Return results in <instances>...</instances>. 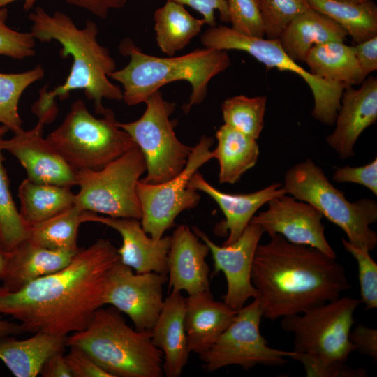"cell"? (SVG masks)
<instances>
[{
  "mask_svg": "<svg viewBox=\"0 0 377 377\" xmlns=\"http://www.w3.org/2000/svg\"><path fill=\"white\" fill-rule=\"evenodd\" d=\"M84 221L98 222L117 230L122 237L117 249L120 261L136 273L157 272L168 274L167 258L170 237L152 239L143 230L138 219L102 216L85 211Z\"/></svg>",
  "mask_w": 377,
  "mask_h": 377,
  "instance_id": "d6986e66",
  "label": "cell"
},
{
  "mask_svg": "<svg viewBox=\"0 0 377 377\" xmlns=\"http://www.w3.org/2000/svg\"><path fill=\"white\" fill-rule=\"evenodd\" d=\"M231 28L242 34L263 38L265 29L257 0H226Z\"/></svg>",
  "mask_w": 377,
  "mask_h": 377,
  "instance_id": "74e56055",
  "label": "cell"
},
{
  "mask_svg": "<svg viewBox=\"0 0 377 377\" xmlns=\"http://www.w3.org/2000/svg\"><path fill=\"white\" fill-rule=\"evenodd\" d=\"M71 5L87 10L94 15L105 19L111 9L124 7L127 0H66Z\"/></svg>",
  "mask_w": 377,
  "mask_h": 377,
  "instance_id": "f6af8a7d",
  "label": "cell"
},
{
  "mask_svg": "<svg viewBox=\"0 0 377 377\" xmlns=\"http://www.w3.org/2000/svg\"><path fill=\"white\" fill-rule=\"evenodd\" d=\"M359 299L339 297L303 313L281 318V327L294 338L295 360L308 377H364V368L346 364L355 350L349 334Z\"/></svg>",
  "mask_w": 377,
  "mask_h": 377,
  "instance_id": "277c9868",
  "label": "cell"
},
{
  "mask_svg": "<svg viewBox=\"0 0 377 377\" xmlns=\"http://www.w3.org/2000/svg\"><path fill=\"white\" fill-rule=\"evenodd\" d=\"M349 339L355 350L377 360V330L358 324L350 332Z\"/></svg>",
  "mask_w": 377,
  "mask_h": 377,
  "instance_id": "7bdbcfd3",
  "label": "cell"
},
{
  "mask_svg": "<svg viewBox=\"0 0 377 377\" xmlns=\"http://www.w3.org/2000/svg\"><path fill=\"white\" fill-rule=\"evenodd\" d=\"M154 21L156 43L168 56L185 48L205 24L202 18L193 17L184 6L171 0L155 10Z\"/></svg>",
  "mask_w": 377,
  "mask_h": 377,
  "instance_id": "f1b7e54d",
  "label": "cell"
},
{
  "mask_svg": "<svg viewBox=\"0 0 377 377\" xmlns=\"http://www.w3.org/2000/svg\"><path fill=\"white\" fill-rule=\"evenodd\" d=\"M185 311L186 298L181 292L172 290L151 331L152 343L163 353V371L167 377L181 376L188 361Z\"/></svg>",
  "mask_w": 377,
  "mask_h": 377,
  "instance_id": "7402d4cb",
  "label": "cell"
},
{
  "mask_svg": "<svg viewBox=\"0 0 377 377\" xmlns=\"http://www.w3.org/2000/svg\"><path fill=\"white\" fill-rule=\"evenodd\" d=\"M15 1H17V0H0V8H4L6 5ZM36 1L37 0H23L24 10L26 11L30 10L33 7V6L34 5Z\"/></svg>",
  "mask_w": 377,
  "mask_h": 377,
  "instance_id": "681fc988",
  "label": "cell"
},
{
  "mask_svg": "<svg viewBox=\"0 0 377 377\" xmlns=\"http://www.w3.org/2000/svg\"><path fill=\"white\" fill-rule=\"evenodd\" d=\"M119 50L122 55L129 57V62L109 77L122 85L123 100L128 106L145 103L168 83L186 81L191 84V93L182 108L188 113L193 106L203 102L210 80L230 65L227 50L213 48H198L178 57H159L142 52L131 38H125Z\"/></svg>",
  "mask_w": 377,
  "mask_h": 377,
  "instance_id": "5b68a950",
  "label": "cell"
},
{
  "mask_svg": "<svg viewBox=\"0 0 377 377\" xmlns=\"http://www.w3.org/2000/svg\"><path fill=\"white\" fill-rule=\"evenodd\" d=\"M63 353H56L45 362L40 372L42 376L73 377Z\"/></svg>",
  "mask_w": 377,
  "mask_h": 377,
  "instance_id": "bcb514c9",
  "label": "cell"
},
{
  "mask_svg": "<svg viewBox=\"0 0 377 377\" xmlns=\"http://www.w3.org/2000/svg\"><path fill=\"white\" fill-rule=\"evenodd\" d=\"M29 18L32 22L31 32L41 43L56 40L61 45L59 55L63 59L71 56L73 64L63 84L47 91V86L39 91V98L31 107L38 121L44 124L52 122L58 113L55 98L66 99L71 92L82 89L86 97L93 101L95 112L103 114L106 108L103 99L123 100V91L110 80L116 70V62L110 50L98 40V29L88 20L79 29L66 13L56 11L48 14L40 6L31 12Z\"/></svg>",
  "mask_w": 377,
  "mask_h": 377,
  "instance_id": "3957f363",
  "label": "cell"
},
{
  "mask_svg": "<svg viewBox=\"0 0 377 377\" xmlns=\"http://www.w3.org/2000/svg\"><path fill=\"white\" fill-rule=\"evenodd\" d=\"M20 214L29 228L40 223L75 205L71 188L36 183L24 179L18 188Z\"/></svg>",
  "mask_w": 377,
  "mask_h": 377,
  "instance_id": "f546056e",
  "label": "cell"
},
{
  "mask_svg": "<svg viewBox=\"0 0 377 377\" xmlns=\"http://www.w3.org/2000/svg\"><path fill=\"white\" fill-rule=\"evenodd\" d=\"M332 179L338 183L350 182L365 186L377 195V159L358 167L346 165L337 168Z\"/></svg>",
  "mask_w": 377,
  "mask_h": 377,
  "instance_id": "ab89813d",
  "label": "cell"
},
{
  "mask_svg": "<svg viewBox=\"0 0 377 377\" xmlns=\"http://www.w3.org/2000/svg\"><path fill=\"white\" fill-rule=\"evenodd\" d=\"M204 47L243 51L267 68L297 74L310 88L313 98L311 114L325 125L334 124L343 85L327 82L311 73L293 60L278 39L249 36L224 25L209 27L200 36Z\"/></svg>",
  "mask_w": 377,
  "mask_h": 377,
  "instance_id": "8fae6325",
  "label": "cell"
},
{
  "mask_svg": "<svg viewBox=\"0 0 377 377\" xmlns=\"http://www.w3.org/2000/svg\"><path fill=\"white\" fill-rule=\"evenodd\" d=\"M146 170L144 156L138 146L98 170H77L76 186L80 191L75 195V205L82 211L140 220L136 188Z\"/></svg>",
  "mask_w": 377,
  "mask_h": 377,
  "instance_id": "9c48e42d",
  "label": "cell"
},
{
  "mask_svg": "<svg viewBox=\"0 0 377 377\" xmlns=\"http://www.w3.org/2000/svg\"><path fill=\"white\" fill-rule=\"evenodd\" d=\"M267 204L268 208L254 215L250 223L260 226L269 237L279 234L290 242L310 246L337 258L325 235L323 216L316 208L287 194Z\"/></svg>",
  "mask_w": 377,
  "mask_h": 377,
  "instance_id": "2e32d148",
  "label": "cell"
},
{
  "mask_svg": "<svg viewBox=\"0 0 377 377\" xmlns=\"http://www.w3.org/2000/svg\"><path fill=\"white\" fill-rule=\"evenodd\" d=\"M46 139L75 172L98 170L138 146L118 126L112 110L96 117L80 98Z\"/></svg>",
  "mask_w": 377,
  "mask_h": 377,
  "instance_id": "52a82bcc",
  "label": "cell"
},
{
  "mask_svg": "<svg viewBox=\"0 0 377 377\" xmlns=\"http://www.w3.org/2000/svg\"><path fill=\"white\" fill-rule=\"evenodd\" d=\"M8 128L3 125L0 126V131L7 129ZM9 130V129H8Z\"/></svg>",
  "mask_w": 377,
  "mask_h": 377,
  "instance_id": "816d5d0a",
  "label": "cell"
},
{
  "mask_svg": "<svg viewBox=\"0 0 377 377\" xmlns=\"http://www.w3.org/2000/svg\"><path fill=\"white\" fill-rule=\"evenodd\" d=\"M263 312L258 298L237 310L230 325L204 353L198 355L203 368L212 372L238 365L245 370L257 365L283 366L295 353L274 348L260 332Z\"/></svg>",
  "mask_w": 377,
  "mask_h": 377,
  "instance_id": "7c38bea8",
  "label": "cell"
},
{
  "mask_svg": "<svg viewBox=\"0 0 377 377\" xmlns=\"http://www.w3.org/2000/svg\"><path fill=\"white\" fill-rule=\"evenodd\" d=\"M208 246L186 225H180L170 237L168 253L169 289L193 295L209 290Z\"/></svg>",
  "mask_w": 377,
  "mask_h": 377,
  "instance_id": "ffe728a7",
  "label": "cell"
},
{
  "mask_svg": "<svg viewBox=\"0 0 377 377\" xmlns=\"http://www.w3.org/2000/svg\"><path fill=\"white\" fill-rule=\"evenodd\" d=\"M146 109L137 120L118 121L141 150L147 165V175L140 180L147 184H161L178 175L185 168L193 147L183 144L175 135L177 120L170 116L174 103L163 98L161 90L145 102Z\"/></svg>",
  "mask_w": 377,
  "mask_h": 377,
  "instance_id": "30bf717a",
  "label": "cell"
},
{
  "mask_svg": "<svg viewBox=\"0 0 377 377\" xmlns=\"http://www.w3.org/2000/svg\"><path fill=\"white\" fill-rule=\"evenodd\" d=\"M265 36L278 39L287 25L297 16L311 8L307 0H257Z\"/></svg>",
  "mask_w": 377,
  "mask_h": 377,
  "instance_id": "d590c367",
  "label": "cell"
},
{
  "mask_svg": "<svg viewBox=\"0 0 377 377\" xmlns=\"http://www.w3.org/2000/svg\"><path fill=\"white\" fill-rule=\"evenodd\" d=\"M213 143L212 137L202 136L193 147L185 168L174 178L155 184L139 180L136 191L142 211L140 223L152 239H160L182 211L198 205L200 196L188 184L202 165L214 158L210 150Z\"/></svg>",
  "mask_w": 377,
  "mask_h": 377,
  "instance_id": "4fadbf2b",
  "label": "cell"
},
{
  "mask_svg": "<svg viewBox=\"0 0 377 377\" xmlns=\"http://www.w3.org/2000/svg\"><path fill=\"white\" fill-rule=\"evenodd\" d=\"M217 146L212 151L219 163L220 184H234L253 168L259 156L256 140L223 124L216 133Z\"/></svg>",
  "mask_w": 377,
  "mask_h": 377,
  "instance_id": "83f0119b",
  "label": "cell"
},
{
  "mask_svg": "<svg viewBox=\"0 0 377 377\" xmlns=\"http://www.w3.org/2000/svg\"><path fill=\"white\" fill-rule=\"evenodd\" d=\"M267 97L235 96L226 99L221 105L224 124L257 140L264 126Z\"/></svg>",
  "mask_w": 377,
  "mask_h": 377,
  "instance_id": "836d02e7",
  "label": "cell"
},
{
  "mask_svg": "<svg viewBox=\"0 0 377 377\" xmlns=\"http://www.w3.org/2000/svg\"><path fill=\"white\" fill-rule=\"evenodd\" d=\"M307 1L312 9L336 22L356 43L377 36V6L372 0L359 3Z\"/></svg>",
  "mask_w": 377,
  "mask_h": 377,
  "instance_id": "4dcf8cb0",
  "label": "cell"
},
{
  "mask_svg": "<svg viewBox=\"0 0 377 377\" xmlns=\"http://www.w3.org/2000/svg\"><path fill=\"white\" fill-rule=\"evenodd\" d=\"M167 281V274L134 273L119 261L111 272L105 304L128 315L135 330L151 331L163 308Z\"/></svg>",
  "mask_w": 377,
  "mask_h": 377,
  "instance_id": "5bb4252c",
  "label": "cell"
},
{
  "mask_svg": "<svg viewBox=\"0 0 377 377\" xmlns=\"http://www.w3.org/2000/svg\"><path fill=\"white\" fill-rule=\"evenodd\" d=\"M66 338L43 332L23 340L0 337V360L16 377H36L51 355L64 352Z\"/></svg>",
  "mask_w": 377,
  "mask_h": 377,
  "instance_id": "484cf974",
  "label": "cell"
},
{
  "mask_svg": "<svg viewBox=\"0 0 377 377\" xmlns=\"http://www.w3.org/2000/svg\"><path fill=\"white\" fill-rule=\"evenodd\" d=\"M342 244L355 259L358 269V279L360 288V302L364 304L367 309L377 307V264L364 246H359L341 238Z\"/></svg>",
  "mask_w": 377,
  "mask_h": 377,
  "instance_id": "8d00e7d4",
  "label": "cell"
},
{
  "mask_svg": "<svg viewBox=\"0 0 377 377\" xmlns=\"http://www.w3.org/2000/svg\"><path fill=\"white\" fill-rule=\"evenodd\" d=\"M64 357L73 377H112L77 346H70Z\"/></svg>",
  "mask_w": 377,
  "mask_h": 377,
  "instance_id": "60d3db41",
  "label": "cell"
},
{
  "mask_svg": "<svg viewBox=\"0 0 377 377\" xmlns=\"http://www.w3.org/2000/svg\"><path fill=\"white\" fill-rule=\"evenodd\" d=\"M353 47L359 66L367 77L377 69V36L356 43Z\"/></svg>",
  "mask_w": 377,
  "mask_h": 377,
  "instance_id": "ee69618b",
  "label": "cell"
},
{
  "mask_svg": "<svg viewBox=\"0 0 377 377\" xmlns=\"http://www.w3.org/2000/svg\"><path fill=\"white\" fill-rule=\"evenodd\" d=\"M8 131H0V240L7 251H10L29 238V228L21 218L12 198L9 179L3 165L1 141Z\"/></svg>",
  "mask_w": 377,
  "mask_h": 377,
  "instance_id": "e575fe53",
  "label": "cell"
},
{
  "mask_svg": "<svg viewBox=\"0 0 377 377\" xmlns=\"http://www.w3.org/2000/svg\"><path fill=\"white\" fill-rule=\"evenodd\" d=\"M44 125L38 121L31 129L3 138L1 148L19 161L29 180L71 188L76 185L75 171L43 137Z\"/></svg>",
  "mask_w": 377,
  "mask_h": 377,
  "instance_id": "e0dca14e",
  "label": "cell"
},
{
  "mask_svg": "<svg viewBox=\"0 0 377 377\" xmlns=\"http://www.w3.org/2000/svg\"><path fill=\"white\" fill-rule=\"evenodd\" d=\"M188 186L207 194L221 208L225 220L216 229L218 232L228 233L223 245L230 244L239 237L263 205L275 197L287 194L283 184L278 182L251 193H226L209 184L198 171L190 179Z\"/></svg>",
  "mask_w": 377,
  "mask_h": 377,
  "instance_id": "44dd1931",
  "label": "cell"
},
{
  "mask_svg": "<svg viewBox=\"0 0 377 377\" xmlns=\"http://www.w3.org/2000/svg\"><path fill=\"white\" fill-rule=\"evenodd\" d=\"M376 120L377 79L370 77L358 89H344L334 121L335 128L327 137V142L340 158L352 157L360 135Z\"/></svg>",
  "mask_w": 377,
  "mask_h": 377,
  "instance_id": "ac0fdd59",
  "label": "cell"
},
{
  "mask_svg": "<svg viewBox=\"0 0 377 377\" xmlns=\"http://www.w3.org/2000/svg\"><path fill=\"white\" fill-rule=\"evenodd\" d=\"M251 282L263 318L275 320L298 314L338 298L351 288L344 267L310 246L270 236L258 244Z\"/></svg>",
  "mask_w": 377,
  "mask_h": 377,
  "instance_id": "7a4b0ae2",
  "label": "cell"
},
{
  "mask_svg": "<svg viewBox=\"0 0 377 377\" xmlns=\"http://www.w3.org/2000/svg\"><path fill=\"white\" fill-rule=\"evenodd\" d=\"M193 232L209 247L214 260V274L222 272L227 289L223 302L230 308L239 310L250 298L258 293L251 282V270L256 248L265 233L263 228L249 223L239 237L228 245L219 246L196 227Z\"/></svg>",
  "mask_w": 377,
  "mask_h": 377,
  "instance_id": "9a60e30c",
  "label": "cell"
},
{
  "mask_svg": "<svg viewBox=\"0 0 377 377\" xmlns=\"http://www.w3.org/2000/svg\"><path fill=\"white\" fill-rule=\"evenodd\" d=\"M336 1H347V2H353V3H359V2H363L367 0H336Z\"/></svg>",
  "mask_w": 377,
  "mask_h": 377,
  "instance_id": "f907efd6",
  "label": "cell"
},
{
  "mask_svg": "<svg viewBox=\"0 0 377 377\" xmlns=\"http://www.w3.org/2000/svg\"><path fill=\"white\" fill-rule=\"evenodd\" d=\"M24 333V330L20 323L3 318L0 313V337L6 336H16Z\"/></svg>",
  "mask_w": 377,
  "mask_h": 377,
  "instance_id": "7dc6e473",
  "label": "cell"
},
{
  "mask_svg": "<svg viewBox=\"0 0 377 377\" xmlns=\"http://www.w3.org/2000/svg\"><path fill=\"white\" fill-rule=\"evenodd\" d=\"M66 346L84 350L112 377H162L163 355L151 331L128 326L116 308H99L87 327L66 338Z\"/></svg>",
  "mask_w": 377,
  "mask_h": 377,
  "instance_id": "8992f818",
  "label": "cell"
},
{
  "mask_svg": "<svg viewBox=\"0 0 377 377\" xmlns=\"http://www.w3.org/2000/svg\"><path fill=\"white\" fill-rule=\"evenodd\" d=\"M183 6H188L202 15L205 24L209 27L216 25L215 10L219 13L220 20L229 22L226 0H171Z\"/></svg>",
  "mask_w": 377,
  "mask_h": 377,
  "instance_id": "b9f144b4",
  "label": "cell"
},
{
  "mask_svg": "<svg viewBox=\"0 0 377 377\" xmlns=\"http://www.w3.org/2000/svg\"><path fill=\"white\" fill-rule=\"evenodd\" d=\"M237 310L216 301L209 290L186 298L185 330L190 352L206 351L230 325Z\"/></svg>",
  "mask_w": 377,
  "mask_h": 377,
  "instance_id": "603a6c76",
  "label": "cell"
},
{
  "mask_svg": "<svg viewBox=\"0 0 377 377\" xmlns=\"http://www.w3.org/2000/svg\"><path fill=\"white\" fill-rule=\"evenodd\" d=\"M77 250L48 249L27 239L8 251L1 286L12 292L19 290L38 278L64 268Z\"/></svg>",
  "mask_w": 377,
  "mask_h": 377,
  "instance_id": "cb8c5ba5",
  "label": "cell"
},
{
  "mask_svg": "<svg viewBox=\"0 0 377 377\" xmlns=\"http://www.w3.org/2000/svg\"><path fill=\"white\" fill-rule=\"evenodd\" d=\"M43 76L41 65L22 73H0V123L14 133L22 129V119L18 111L22 94Z\"/></svg>",
  "mask_w": 377,
  "mask_h": 377,
  "instance_id": "d6a6232c",
  "label": "cell"
},
{
  "mask_svg": "<svg viewBox=\"0 0 377 377\" xmlns=\"http://www.w3.org/2000/svg\"><path fill=\"white\" fill-rule=\"evenodd\" d=\"M119 261L117 249L99 239L78 249L64 268L19 290L0 286V313L17 320L24 332L66 337L81 331L105 304L109 279Z\"/></svg>",
  "mask_w": 377,
  "mask_h": 377,
  "instance_id": "6da1fadb",
  "label": "cell"
},
{
  "mask_svg": "<svg viewBox=\"0 0 377 377\" xmlns=\"http://www.w3.org/2000/svg\"><path fill=\"white\" fill-rule=\"evenodd\" d=\"M8 256V251L5 249L0 240V281L2 280L5 273Z\"/></svg>",
  "mask_w": 377,
  "mask_h": 377,
  "instance_id": "c3c4849f",
  "label": "cell"
},
{
  "mask_svg": "<svg viewBox=\"0 0 377 377\" xmlns=\"http://www.w3.org/2000/svg\"><path fill=\"white\" fill-rule=\"evenodd\" d=\"M347 36V33L336 22L310 8L294 18L279 40L293 60L304 62L313 46L334 40L344 42Z\"/></svg>",
  "mask_w": 377,
  "mask_h": 377,
  "instance_id": "d4e9b609",
  "label": "cell"
},
{
  "mask_svg": "<svg viewBox=\"0 0 377 377\" xmlns=\"http://www.w3.org/2000/svg\"><path fill=\"white\" fill-rule=\"evenodd\" d=\"M304 62L309 71L332 84L351 87L365 80L353 46L342 41H330L313 46Z\"/></svg>",
  "mask_w": 377,
  "mask_h": 377,
  "instance_id": "4316f807",
  "label": "cell"
},
{
  "mask_svg": "<svg viewBox=\"0 0 377 377\" xmlns=\"http://www.w3.org/2000/svg\"><path fill=\"white\" fill-rule=\"evenodd\" d=\"M85 211L75 205L40 223L29 227V239L52 250L77 251L79 226L84 223Z\"/></svg>",
  "mask_w": 377,
  "mask_h": 377,
  "instance_id": "1f68e13d",
  "label": "cell"
},
{
  "mask_svg": "<svg viewBox=\"0 0 377 377\" xmlns=\"http://www.w3.org/2000/svg\"><path fill=\"white\" fill-rule=\"evenodd\" d=\"M7 9L0 8V55L23 59L35 55V38L31 32H20L6 24Z\"/></svg>",
  "mask_w": 377,
  "mask_h": 377,
  "instance_id": "f35d334b",
  "label": "cell"
},
{
  "mask_svg": "<svg viewBox=\"0 0 377 377\" xmlns=\"http://www.w3.org/2000/svg\"><path fill=\"white\" fill-rule=\"evenodd\" d=\"M283 187L287 194L311 205L323 216L338 226L348 241L364 246L369 251L375 249L377 235L370 228L377 221V204L374 200L362 198L350 202L310 158L286 172Z\"/></svg>",
  "mask_w": 377,
  "mask_h": 377,
  "instance_id": "ba28073f",
  "label": "cell"
}]
</instances>
